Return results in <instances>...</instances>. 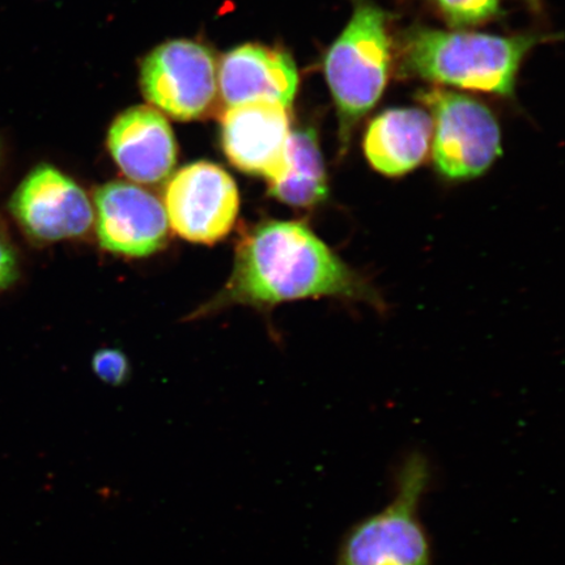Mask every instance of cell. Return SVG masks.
I'll return each instance as SVG.
<instances>
[{"label":"cell","instance_id":"8","mask_svg":"<svg viewBox=\"0 0 565 565\" xmlns=\"http://www.w3.org/2000/svg\"><path fill=\"white\" fill-rule=\"evenodd\" d=\"M10 212L25 235L39 244L79 238L95 222L86 192L46 164L35 167L20 183L11 196Z\"/></svg>","mask_w":565,"mask_h":565},{"label":"cell","instance_id":"13","mask_svg":"<svg viewBox=\"0 0 565 565\" xmlns=\"http://www.w3.org/2000/svg\"><path fill=\"white\" fill-rule=\"evenodd\" d=\"M433 137L434 122L427 111L386 110L373 119L365 134V157L381 174L405 175L427 159Z\"/></svg>","mask_w":565,"mask_h":565},{"label":"cell","instance_id":"11","mask_svg":"<svg viewBox=\"0 0 565 565\" xmlns=\"http://www.w3.org/2000/svg\"><path fill=\"white\" fill-rule=\"evenodd\" d=\"M108 147L121 172L139 183L161 182L175 166L172 127L150 106H137L119 116L109 131Z\"/></svg>","mask_w":565,"mask_h":565},{"label":"cell","instance_id":"10","mask_svg":"<svg viewBox=\"0 0 565 565\" xmlns=\"http://www.w3.org/2000/svg\"><path fill=\"white\" fill-rule=\"evenodd\" d=\"M289 137L288 108L278 103L230 106L222 119V146L231 164L268 183L287 172Z\"/></svg>","mask_w":565,"mask_h":565},{"label":"cell","instance_id":"5","mask_svg":"<svg viewBox=\"0 0 565 565\" xmlns=\"http://www.w3.org/2000/svg\"><path fill=\"white\" fill-rule=\"evenodd\" d=\"M434 122L433 151L437 172L450 181L477 179L501 154L497 118L482 103L434 88L420 92Z\"/></svg>","mask_w":565,"mask_h":565},{"label":"cell","instance_id":"2","mask_svg":"<svg viewBox=\"0 0 565 565\" xmlns=\"http://www.w3.org/2000/svg\"><path fill=\"white\" fill-rule=\"evenodd\" d=\"M543 38H501L416 28L401 45L402 74L463 89L512 96L522 60Z\"/></svg>","mask_w":565,"mask_h":565},{"label":"cell","instance_id":"15","mask_svg":"<svg viewBox=\"0 0 565 565\" xmlns=\"http://www.w3.org/2000/svg\"><path fill=\"white\" fill-rule=\"evenodd\" d=\"M454 28L486 23L500 12V0H430Z\"/></svg>","mask_w":565,"mask_h":565},{"label":"cell","instance_id":"18","mask_svg":"<svg viewBox=\"0 0 565 565\" xmlns=\"http://www.w3.org/2000/svg\"><path fill=\"white\" fill-rule=\"evenodd\" d=\"M527 2L530 4H532L533 7H539V4H540V0H527Z\"/></svg>","mask_w":565,"mask_h":565},{"label":"cell","instance_id":"14","mask_svg":"<svg viewBox=\"0 0 565 565\" xmlns=\"http://www.w3.org/2000/svg\"><path fill=\"white\" fill-rule=\"evenodd\" d=\"M268 190L275 200L296 209H312L327 201V168L313 129L291 131L287 172L268 183Z\"/></svg>","mask_w":565,"mask_h":565},{"label":"cell","instance_id":"4","mask_svg":"<svg viewBox=\"0 0 565 565\" xmlns=\"http://www.w3.org/2000/svg\"><path fill=\"white\" fill-rule=\"evenodd\" d=\"M352 18L324 58V75L333 95L342 152L353 129L380 100L392 66L387 15L370 0H353Z\"/></svg>","mask_w":565,"mask_h":565},{"label":"cell","instance_id":"7","mask_svg":"<svg viewBox=\"0 0 565 565\" xmlns=\"http://www.w3.org/2000/svg\"><path fill=\"white\" fill-rule=\"evenodd\" d=\"M216 86L214 54L194 41L167 42L141 67L147 100L180 121L206 115L215 102Z\"/></svg>","mask_w":565,"mask_h":565},{"label":"cell","instance_id":"12","mask_svg":"<svg viewBox=\"0 0 565 565\" xmlns=\"http://www.w3.org/2000/svg\"><path fill=\"white\" fill-rule=\"evenodd\" d=\"M218 84L230 106L271 102L289 108L298 90L299 76L289 54L247 44L224 56Z\"/></svg>","mask_w":565,"mask_h":565},{"label":"cell","instance_id":"3","mask_svg":"<svg viewBox=\"0 0 565 565\" xmlns=\"http://www.w3.org/2000/svg\"><path fill=\"white\" fill-rule=\"evenodd\" d=\"M430 483L428 458L414 451L395 477L391 503L348 530L335 565H434L433 542L420 519Z\"/></svg>","mask_w":565,"mask_h":565},{"label":"cell","instance_id":"6","mask_svg":"<svg viewBox=\"0 0 565 565\" xmlns=\"http://www.w3.org/2000/svg\"><path fill=\"white\" fill-rule=\"evenodd\" d=\"M164 207L168 223L181 238L212 245L227 237L239 211L236 182L223 168L198 161L169 181Z\"/></svg>","mask_w":565,"mask_h":565},{"label":"cell","instance_id":"1","mask_svg":"<svg viewBox=\"0 0 565 565\" xmlns=\"http://www.w3.org/2000/svg\"><path fill=\"white\" fill-rule=\"evenodd\" d=\"M317 298L383 307L371 282L339 258L307 223L267 221L239 239L231 279L201 313L231 303L264 308Z\"/></svg>","mask_w":565,"mask_h":565},{"label":"cell","instance_id":"16","mask_svg":"<svg viewBox=\"0 0 565 565\" xmlns=\"http://www.w3.org/2000/svg\"><path fill=\"white\" fill-rule=\"evenodd\" d=\"M92 369L98 379L111 386L125 384L130 376L129 359L124 352L116 349H104L96 352L92 359Z\"/></svg>","mask_w":565,"mask_h":565},{"label":"cell","instance_id":"9","mask_svg":"<svg viewBox=\"0 0 565 565\" xmlns=\"http://www.w3.org/2000/svg\"><path fill=\"white\" fill-rule=\"evenodd\" d=\"M98 243L118 256L141 258L166 246L169 223L164 204L132 183L110 182L95 194Z\"/></svg>","mask_w":565,"mask_h":565},{"label":"cell","instance_id":"17","mask_svg":"<svg viewBox=\"0 0 565 565\" xmlns=\"http://www.w3.org/2000/svg\"><path fill=\"white\" fill-rule=\"evenodd\" d=\"M19 258L15 247L0 231V291L11 287L19 278Z\"/></svg>","mask_w":565,"mask_h":565}]
</instances>
